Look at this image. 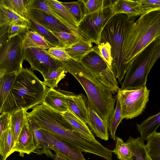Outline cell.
<instances>
[{"label":"cell","mask_w":160,"mask_h":160,"mask_svg":"<svg viewBox=\"0 0 160 160\" xmlns=\"http://www.w3.org/2000/svg\"><path fill=\"white\" fill-rule=\"evenodd\" d=\"M45 2L58 14L73 30L77 31L78 23L61 2L56 0H45Z\"/></svg>","instance_id":"cell-25"},{"label":"cell","mask_w":160,"mask_h":160,"mask_svg":"<svg viewBox=\"0 0 160 160\" xmlns=\"http://www.w3.org/2000/svg\"><path fill=\"white\" fill-rule=\"evenodd\" d=\"M61 2L74 18L78 24L86 16V10L83 0L71 2Z\"/></svg>","instance_id":"cell-32"},{"label":"cell","mask_w":160,"mask_h":160,"mask_svg":"<svg viewBox=\"0 0 160 160\" xmlns=\"http://www.w3.org/2000/svg\"><path fill=\"white\" fill-rule=\"evenodd\" d=\"M40 130L50 149L55 153H60L70 160H86L82 152L76 147L47 131Z\"/></svg>","instance_id":"cell-12"},{"label":"cell","mask_w":160,"mask_h":160,"mask_svg":"<svg viewBox=\"0 0 160 160\" xmlns=\"http://www.w3.org/2000/svg\"><path fill=\"white\" fill-rule=\"evenodd\" d=\"M24 60L22 36L10 38L0 47V74L19 72Z\"/></svg>","instance_id":"cell-8"},{"label":"cell","mask_w":160,"mask_h":160,"mask_svg":"<svg viewBox=\"0 0 160 160\" xmlns=\"http://www.w3.org/2000/svg\"><path fill=\"white\" fill-rule=\"evenodd\" d=\"M63 92L68 110L87 124L88 99L82 93L76 95L72 92L64 90Z\"/></svg>","instance_id":"cell-15"},{"label":"cell","mask_w":160,"mask_h":160,"mask_svg":"<svg viewBox=\"0 0 160 160\" xmlns=\"http://www.w3.org/2000/svg\"><path fill=\"white\" fill-rule=\"evenodd\" d=\"M158 41L150 44L135 57L126 73L121 89H135L146 86L148 75L152 67L151 57Z\"/></svg>","instance_id":"cell-6"},{"label":"cell","mask_w":160,"mask_h":160,"mask_svg":"<svg viewBox=\"0 0 160 160\" xmlns=\"http://www.w3.org/2000/svg\"><path fill=\"white\" fill-rule=\"evenodd\" d=\"M97 46L102 58L109 67L112 69V58L111 47L110 44L108 42L100 43Z\"/></svg>","instance_id":"cell-39"},{"label":"cell","mask_w":160,"mask_h":160,"mask_svg":"<svg viewBox=\"0 0 160 160\" xmlns=\"http://www.w3.org/2000/svg\"><path fill=\"white\" fill-rule=\"evenodd\" d=\"M28 121L30 127L38 144V149L35 153L38 155L45 154L48 157L54 159L55 154L52 152L49 145L45 141L38 126L33 121Z\"/></svg>","instance_id":"cell-23"},{"label":"cell","mask_w":160,"mask_h":160,"mask_svg":"<svg viewBox=\"0 0 160 160\" xmlns=\"http://www.w3.org/2000/svg\"><path fill=\"white\" fill-rule=\"evenodd\" d=\"M26 112L27 111L25 109H22L11 113V128L14 142L13 147L27 119Z\"/></svg>","instance_id":"cell-31"},{"label":"cell","mask_w":160,"mask_h":160,"mask_svg":"<svg viewBox=\"0 0 160 160\" xmlns=\"http://www.w3.org/2000/svg\"><path fill=\"white\" fill-rule=\"evenodd\" d=\"M29 12L36 21L51 31L71 33L81 37L77 31L69 28L55 18L41 10L32 8L29 9Z\"/></svg>","instance_id":"cell-14"},{"label":"cell","mask_w":160,"mask_h":160,"mask_svg":"<svg viewBox=\"0 0 160 160\" xmlns=\"http://www.w3.org/2000/svg\"><path fill=\"white\" fill-rule=\"evenodd\" d=\"M131 22L125 33L122 54L127 71L135 57L153 42L160 39V10L152 11Z\"/></svg>","instance_id":"cell-2"},{"label":"cell","mask_w":160,"mask_h":160,"mask_svg":"<svg viewBox=\"0 0 160 160\" xmlns=\"http://www.w3.org/2000/svg\"><path fill=\"white\" fill-rule=\"evenodd\" d=\"M42 104L61 113L68 110L63 90L48 88Z\"/></svg>","instance_id":"cell-16"},{"label":"cell","mask_w":160,"mask_h":160,"mask_svg":"<svg viewBox=\"0 0 160 160\" xmlns=\"http://www.w3.org/2000/svg\"><path fill=\"white\" fill-rule=\"evenodd\" d=\"M11 114L9 112H3L0 116V133L10 128Z\"/></svg>","instance_id":"cell-43"},{"label":"cell","mask_w":160,"mask_h":160,"mask_svg":"<svg viewBox=\"0 0 160 160\" xmlns=\"http://www.w3.org/2000/svg\"><path fill=\"white\" fill-rule=\"evenodd\" d=\"M47 88L31 69L23 68L17 73L11 92L19 110L27 111L42 104Z\"/></svg>","instance_id":"cell-5"},{"label":"cell","mask_w":160,"mask_h":160,"mask_svg":"<svg viewBox=\"0 0 160 160\" xmlns=\"http://www.w3.org/2000/svg\"><path fill=\"white\" fill-rule=\"evenodd\" d=\"M30 27L22 25L12 24L10 25L9 29V38L18 35H22L29 30Z\"/></svg>","instance_id":"cell-42"},{"label":"cell","mask_w":160,"mask_h":160,"mask_svg":"<svg viewBox=\"0 0 160 160\" xmlns=\"http://www.w3.org/2000/svg\"><path fill=\"white\" fill-rule=\"evenodd\" d=\"M30 0H1L2 4L10 10L28 20Z\"/></svg>","instance_id":"cell-27"},{"label":"cell","mask_w":160,"mask_h":160,"mask_svg":"<svg viewBox=\"0 0 160 160\" xmlns=\"http://www.w3.org/2000/svg\"><path fill=\"white\" fill-rule=\"evenodd\" d=\"M92 43L90 41L81 39L72 46L64 49L71 58L80 62L92 48Z\"/></svg>","instance_id":"cell-24"},{"label":"cell","mask_w":160,"mask_h":160,"mask_svg":"<svg viewBox=\"0 0 160 160\" xmlns=\"http://www.w3.org/2000/svg\"><path fill=\"white\" fill-rule=\"evenodd\" d=\"M160 125V112L156 114L149 117L140 124H137V128L141 134V137L145 141H147L156 132Z\"/></svg>","instance_id":"cell-20"},{"label":"cell","mask_w":160,"mask_h":160,"mask_svg":"<svg viewBox=\"0 0 160 160\" xmlns=\"http://www.w3.org/2000/svg\"><path fill=\"white\" fill-rule=\"evenodd\" d=\"M87 124L91 131L98 138L105 141L109 139L108 127L93 109L88 101Z\"/></svg>","instance_id":"cell-17"},{"label":"cell","mask_w":160,"mask_h":160,"mask_svg":"<svg viewBox=\"0 0 160 160\" xmlns=\"http://www.w3.org/2000/svg\"><path fill=\"white\" fill-rule=\"evenodd\" d=\"M110 5L86 15L78 23L77 31L82 39L99 44L104 28L115 15Z\"/></svg>","instance_id":"cell-7"},{"label":"cell","mask_w":160,"mask_h":160,"mask_svg":"<svg viewBox=\"0 0 160 160\" xmlns=\"http://www.w3.org/2000/svg\"><path fill=\"white\" fill-rule=\"evenodd\" d=\"M146 146L152 160H160V138L151 136L147 140Z\"/></svg>","instance_id":"cell-37"},{"label":"cell","mask_w":160,"mask_h":160,"mask_svg":"<svg viewBox=\"0 0 160 160\" xmlns=\"http://www.w3.org/2000/svg\"><path fill=\"white\" fill-rule=\"evenodd\" d=\"M149 92L146 86L127 90L119 88L117 97L120 100L123 119H131L142 113L149 100Z\"/></svg>","instance_id":"cell-10"},{"label":"cell","mask_w":160,"mask_h":160,"mask_svg":"<svg viewBox=\"0 0 160 160\" xmlns=\"http://www.w3.org/2000/svg\"><path fill=\"white\" fill-rule=\"evenodd\" d=\"M51 32L58 39L60 47L64 48L70 47L82 39L80 36L71 33Z\"/></svg>","instance_id":"cell-34"},{"label":"cell","mask_w":160,"mask_h":160,"mask_svg":"<svg viewBox=\"0 0 160 160\" xmlns=\"http://www.w3.org/2000/svg\"><path fill=\"white\" fill-rule=\"evenodd\" d=\"M46 52L51 57L61 62L69 59L70 58L64 48L61 47H52Z\"/></svg>","instance_id":"cell-40"},{"label":"cell","mask_w":160,"mask_h":160,"mask_svg":"<svg viewBox=\"0 0 160 160\" xmlns=\"http://www.w3.org/2000/svg\"><path fill=\"white\" fill-rule=\"evenodd\" d=\"M112 93H118L119 88L113 70L108 66L101 56L96 45L80 61Z\"/></svg>","instance_id":"cell-9"},{"label":"cell","mask_w":160,"mask_h":160,"mask_svg":"<svg viewBox=\"0 0 160 160\" xmlns=\"http://www.w3.org/2000/svg\"><path fill=\"white\" fill-rule=\"evenodd\" d=\"M65 119L78 132L90 138L95 139L94 136L88 127L69 110L62 113Z\"/></svg>","instance_id":"cell-28"},{"label":"cell","mask_w":160,"mask_h":160,"mask_svg":"<svg viewBox=\"0 0 160 160\" xmlns=\"http://www.w3.org/2000/svg\"><path fill=\"white\" fill-rule=\"evenodd\" d=\"M122 119L120 100L117 97L116 106L112 117L109 121L108 127L111 138L115 141H116L115 133Z\"/></svg>","instance_id":"cell-35"},{"label":"cell","mask_w":160,"mask_h":160,"mask_svg":"<svg viewBox=\"0 0 160 160\" xmlns=\"http://www.w3.org/2000/svg\"><path fill=\"white\" fill-rule=\"evenodd\" d=\"M154 136L160 138V132H156L153 134Z\"/></svg>","instance_id":"cell-47"},{"label":"cell","mask_w":160,"mask_h":160,"mask_svg":"<svg viewBox=\"0 0 160 160\" xmlns=\"http://www.w3.org/2000/svg\"><path fill=\"white\" fill-rule=\"evenodd\" d=\"M84 90L93 109L108 127L114 111L115 100L109 88L100 82L81 62L71 58L61 62Z\"/></svg>","instance_id":"cell-1"},{"label":"cell","mask_w":160,"mask_h":160,"mask_svg":"<svg viewBox=\"0 0 160 160\" xmlns=\"http://www.w3.org/2000/svg\"><path fill=\"white\" fill-rule=\"evenodd\" d=\"M110 6L115 15L122 13L136 17L142 15L139 0H111Z\"/></svg>","instance_id":"cell-18"},{"label":"cell","mask_w":160,"mask_h":160,"mask_svg":"<svg viewBox=\"0 0 160 160\" xmlns=\"http://www.w3.org/2000/svg\"><path fill=\"white\" fill-rule=\"evenodd\" d=\"M139 2L142 15L152 11L160 10V0H139Z\"/></svg>","instance_id":"cell-41"},{"label":"cell","mask_w":160,"mask_h":160,"mask_svg":"<svg viewBox=\"0 0 160 160\" xmlns=\"http://www.w3.org/2000/svg\"><path fill=\"white\" fill-rule=\"evenodd\" d=\"M10 24L0 26V47L9 38V29Z\"/></svg>","instance_id":"cell-44"},{"label":"cell","mask_w":160,"mask_h":160,"mask_svg":"<svg viewBox=\"0 0 160 160\" xmlns=\"http://www.w3.org/2000/svg\"><path fill=\"white\" fill-rule=\"evenodd\" d=\"M38 148V142L30 127L27 119L12 148L11 153L18 152L20 156L23 157L25 154L35 153Z\"/></svg>","instance_id":"cell-13"},{"label":"cell","mask_w":160,"mask_h":160,"mask_svg":"<svg viewBox=\"0 0 160 160\" xmlns=\"http://www.w3.org/2000/svg\"><path fill=\"white\" fill-rule=\"evenodd\" d=\"M12 24L22 25L30 28L31 25L29 20L19 16L0 3V26Z\"/></svg>","instance_id":"cell-22"},{"label":"cell","mask_w":160,"mask_h":160,"mask_svg":"<svg viewBox=\"0 0 160 160\" xmlns=\"http://www.w3.org/2000/svg\"><path fill=\"white\" fill-rule=\"evenodd\" d=\"M22 36L23 50L30 48H38L46 50L52 47L35 31L29 30Z\"/></svg>","instance_id":"cell-21"},{"label":"cell","mask_w":160,"mask_h":160,"mask_svg":"<svg viewBox=\"0 0 160 160\" xmlns=\"http://www.w3.org/2000/svg\"><path fill=\"white\" fill-rule=\"evenodd\" d=\"M145 141L141 137L136 138L129 137L126 142L132 153V160H152L148 152Z\"/></svg>","instance_id":"cell-19"},{"label":"cell","mask_w":160,"mask_h":160,"mask_svg":"<svg viewBox=\"0 0 160 160\" xmlns=\"http://www.w3.org/2000/svg\"><path fill=\"white\" fill-rule=\"evenodd\" d=\"M28 18L31 23L29 30L37 32L52 47H60L59 41L56 37L51 31L36 21L29 11Z\"/></svg>","instance_id":"cell-26"},{"label":"cell","mask_w":160,"mask_h":160,"mask_svg":"<svg viewBox=\"0 0 160 160\" xmlns=\"http://www.w3.org/2000/svg\"><path fill=\"white\" fill-rule=\"evenodd\" d=\"M18 72L0 74V106H1L10 93Z\"/></svg>","instance_id":"cell-30"},{"label":"cell","mask_w":160,"mask_h":160,"mask_svg":"<svg viewBox=\"0 0 160 160\" xmlns=\"http://www.w3.org/2000/svg\"><path fill=\"white\" fill-rule=\"evenodd\" d=\"M136 18L124 14H115L108 21L102 33L100 43L108 42L111 47L112 68L119 83L127 72L122 54L124 35L130 24Z\"/></svg>","instance_id":"cell-3"},{"label":"cell","mask_w":160,"mask_h":160,"mask_svg":"<svg viewBox=\"0 0 160 160\" xmlns=\"http://www.w3.org/2000/svg\"><path fill=\"white\" fill-rule=\"evenodd\" d=\"M67 72L65 68L61 67L43 78V82L46 86L54 88L57 87L59 82L65 78Z\"/></svg>","instance_id":"cell-36"},{"label":"cell","mask_w":160,"mask_h":160,"mask_svg":"<svg viewBox=\"0 0 160 160\" xmlns=\"http://www.w3.org/2000/svg\"><path fill=\"white\" fill-rule=\"evenodd\" d=\"M24 59L33 70L39 72L44 78L50 73L62 67V63L48 54L45 50L30 48L24 50Z\"/></svg>","instance_id":"cell-11"},{"label":"cell","mask_w":160,"mask_h":160,"mask_svg":"<svg viewBox=\"0 0 160 160\" xmlns=\"http://www.w3.org/2000/svg\"><path fill=\"white\" fill-rule=\"evenodd\" d=\"M83 1L85 7L86 15L109 6L111 2V0H83Z\"/></svg>","instance_id":"cell-38"},{"label":"cell","mask_w":160,"mask_h":160,"mask_svg":"<svg viewBox=\"0 0 160 160\" xmlns=\"http://www.w3.org/2000/svg\"><path fill=\"white\" fill-rule=\"evenodd\" d=\"M159 58H160V39L158 40L157 44L151 57V65L152 67Z\"/></svg>","instance_id":"cell-45"},{"label":"cell","mask_w":160,"mask_h":160,"mask_svg":"<svg viewBox=\"0 0 160 160\" xmlns=\"http://www.w3.org/2000/svg\"><path fill=\"white\" fill-rule=\"evenodd\" d=\"M14 139L11 127L0 133V154L1 160H6L11 153Z\"/></svg>","instance_id":"cell-29"},{"label":"cell","mask_w":160,"mask_h":160,"mask_svg":"<svg viewBox=\"0 0 160 160\" xmlns=\"http://www.w3.org/2000/svg\"><path fill=\"white\" fill-rule=\"evenodd\" d=\"M28 120L34 122L40 129L47 131L72 145L81 136L65 119L62 114L43 104L38 105L31 112H26Z\"/></svg>","instance_id":"cell-4"},{"label":"cell","mask_w":160,"mask_h":160,"mask_svg":"<svg viewBox=\"0 0 160 160\" xmlns=\"http://www.w3.org/2000/svg\"><path fill=\"white\" fill-rule=\"evenodd\" d=\"M55 153L54 156V160H70L60 153Z\"/></svg>","instance_id":"cell-46"},{"label":"cell","mask_w":160,"mask_h":160,"mask_svg":"<svg viewBox=\"0 0 160 160\" xmlns=\"http://www.w3.org/2000/svg\"><path fill=\"white\" fill-rule=\"evenodd\" d=\"M115 148L113 152L119 160H132L133 154L128 146L122 139L116 137Z\"/></svg>","instance_id":"cell-33"}]
</instances>
